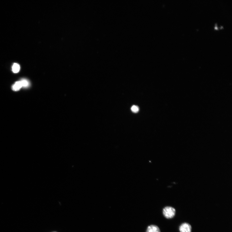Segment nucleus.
<instances>
[{
  "label": "nucleus",
  "instance_id": "1",
  "mask_svg": "<svg viewBox=\"0 0 232 232\" xmlns=\"http://www.w3.org/2000/svg\"><path fill=\"white\" fill-rule=\"evenodd\" d=\"M176 210L171 207L167 206L163 210V214L165 217L167 219H171L175 215Z\"/></svg>",
  "mask_w": 232,
  "mask_h": 232
},
{
  "label": "nucleus",
  "instance_id": "2",
  "mask_svg": "<svg viewBox=\"0 0 232 232\" xmlns=\"http://www.w3.org/2000/svg\"><path fill=\"white\" fill-rule=\"evenodd\" d=\"M180 232H191L192 227L187 223H184L180 226L179 228Z\"/></svg>",
  "mask_w": 232,
  "mask_h": 232
},
{
  "label": "nucleus",
  "instance_id": "3",
  "mask_svg": "<svg viewBox=\"0 0 232 232\" xmlns=\"http://www.w3.org/2000/svg\"><path fill=\"white\" fill-rule=\"evenodd\" d=\"M146 232H160V230L158 226L151 225L148 227Z\"/></svg>",
  "mask_w": 232,
  "mask_h": 232
},
{
  "label": "nucleus",
  "instance_id": "4",
  "mask_svg": "<svg viewBox=\"0 0 232 232\" xmlns=\"http://www.w3.org/2000/svg\"><path fill=\"white\" fill-rule=\"evenodd\" d=\"M22 87L21 82L20 81L17 82L12 86V89L13 91H18Z\"/></svg>",
  "mask_w": 232,
  "mask_h": 232
},
{
  "label": "nucleus",
  "instance_id": "5",
  "mask_svg": "<svg viewBox=\"0 0 232 232\" xmlns=\"http://www.w3.org/2000/svg\"><path fill=\"white\" fill-rule=\"evenodd\" d=\"M20 69V66L19 65L16 63H15L13 64L12 70L14 73H18Z\"/></svg>",
  "mask_w": 232,
  "mask_h": 232
},
{
  "label": "nucleus",
  "instance_id": "6",
  "mask_svg": "<svg viewBox=\"0 0 232 232\" xmlns=\"http://www.w3.org/2000/svg\"><path fill=\"white\" fill-rule=\"evenodd\" d=\"M21 82L22 87L26 88L28 87L29 85V81L25 79H23L20 81Z\"/></svg>",
  "mask_w": 232,
  "mask_h": 232
},
{
  "label": "nucleus",
  "instance_id": "7",
  "mask_svg": "<svg viewBox=\"0 0 232 232\" xmlns=\"http://www.w3.org/2000/svg\"><path fill=\"white\" fill-rule=\"evenodd\" d=\"M131 110L134 113H136L139 110V107L136 106H133L131 108Z\"/></svg>",
  "mask_w": 232,
  "mask_h": 232
},
{
  "label": "nucleus",
  "instance_id": "8",
  "mask_svg": "<svg viewBox=\"0 0 232 232\" xmlns=\"http://www.w3.org/2000/svg\"></svg>",
  "mask_w": 232,
  "mask_h": 232
}]
</instances>
